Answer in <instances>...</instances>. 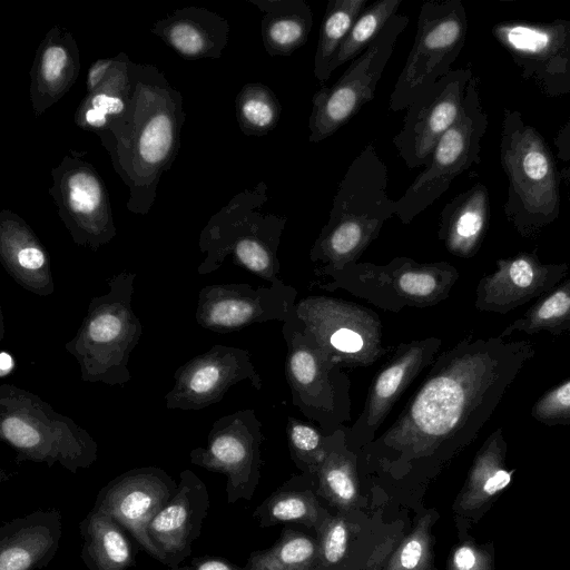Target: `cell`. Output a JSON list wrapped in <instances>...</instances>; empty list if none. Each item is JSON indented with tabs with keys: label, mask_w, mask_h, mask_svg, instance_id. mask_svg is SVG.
<instances>
[{
	"label": "cell",
	"mask_w": 570,
	"mask_h": 570,
	"mask_svg": "<svg viewBox=\"0 0 570 570\" xmlns=\"http://www.w3.org/2000/svg\"><path fill=\"white\" fill-rule=\"evenodd\" d=\"M534 354L531 341L466 336L436 356L396 420L363 455L384 466L441 468L478 438Z\"/></svg>",
	"instance_id": "6da1fadb"
},
{
	"label": "cell",
	"mask_w": 570,
	"mask_h": 570,
	"mask_svg": "<svg viewBox=\"0 0 570 570\" xmlns=\"http://www.w3.org/2000/svg\"><path fill=\"white\" fill-rule=\"evenodd\" d=\"M132 91L126 112L97 134L115 171L129 187L127 207L147 214L160 178L175 159L186 114L183 98L154 66L131 63Z\"/></svg>",
	"instance_id": "7a4b0ae2"
},
{
	"label": "cell",
	"mask_w": 570,
	"mask_h": 570,
	"mask_svg": "<svg viewBox=\"0 0 570 570\" xmlns=\"http://www.w3.org/2000/svg\"><path fill=\"white\" fill-rule=\"evenodd\" d=\"M387 184V166L368 142L342 177L328 219L309 250V261L318 265L315 269H338L357 262L379 237L397 212V200L389 197Z\"/></svg>",
	"instance_id": "3957f363"
},
{
	"label": "cell",
	"mask_w": 570,
	"mask_h": 570,
	"mask_svg": "<svg viewBox=\"0 0 570 570\" xmlns=\"http://www.w3.org/2000/svg\"><path fill=\"white\" fill-rule=\"evenodd\" d=\"M136 276L122 271L109 277L108 291L91 298L76 335L66 343L81 381L122 387L131 380L129 356L144 330L132 308Z\"/></svg>",
	"instance_id": "277c9868"
},
{
	"label": "cell",
	"mask_w": 570,
	"mask_h": 570,
	"mask_svg": "<svg viewBox=\"0 0 570 570\" xmlns=\"http://www.w3.org/2000/svg\"><path fill=\"white\" fill-rule=\"evenodd\" d=\"M0 438L17 463H59L76 473L98 460V443L87 430L37 394L8 383L0 386Z\"/></svg>",
	"instance_id": "5b68a950"
},
{
	"label": "cell",
	"mask_w": 570,
	"mask_h": 570,
	"mask_svg": "<svg viewBox=\"0 0 570 570\" xmlns=\"http://www.w3.org/2000/svg\"><path fill=\"white\" fill-rule=\"evenodd\" d=\"M267 199V185L261 181L212 217L199 238V248L206 254L197 268L199 275L217 271L230 255L235 264L269 284L279 279L277 252L287 218L261 213Z\"/></svg>",
	"instance_id": "8992f818"
},
{
	"label": "cell",
	"mask_w": 570,
	"mask_h": 570,
	"mask_svg": "<svg viewBox=\"0 0 570 570\" xmlns=\"http://www.w3.org/2000/svg\"><path fill=\"white\" fill-rule=\"evenodd\" d=\"M331 281L320 284L328 291L344 289L389 312L409 307H431L445 301L459 271L448 262L421 263L410 257H394L386 264L355 262L338 269H314Z\"/></svg>",
	"instance_id": "52a82bcc"
},
{
	"label": "cell",
	"mask_w": 570,
	"mask_h": 570,
	"mask_svg": "<svg viewBox=\"0 0 570 570\" xmlns=\"http://www.w3.org/2000/svg\"><path fill=\"white\" fill-rule=\"evenodd\" d=\"M285 376L293 405L325 434L352 419V382L343 367L291 321L282 323Z\"/></svg>",
	"instance_id": "ba28073f"
},
{
	"label": "cell",
	"mask_w": 570,
	"mask_h": 570,
	"mask_svg": "<svg viewBox=\"0 0 570 570\" xmlns=\"http://www.w3.org/2000/svg\"><path fill=\"white\" fill-rule=\"evenodd\" d=\"M288 321L313 337L343 368L372 365L389 352L382 344L379 315L354 302L307 296L296 302Z\"/></svg>",
	"instance_id": "9c48e42d"
},
{
	"label": "cell",
	"mask_w": 570,
	"mask_h": 570,
	"mask_svg": "<svg viewBox=\"0 0 570 570\" xmlns=\"http://www.w3.org/2000/svg\"><path fill=\"white\" fill-rule=\"evenodd\" d=\"M465 30V13L459 1H426L421 6L413 46L390 96V110L406 109L451 71Z\"/></svg>",
	"instance_id": "30bf717a"
},
{
	"label": "cell",
	"mask_w": 570,
	"mask_h": 570,
	"mask_svg": "<svg viewBox=\"0 0 570 570\" xmlns=\"http://www.w3.org/2000/svg\"><path fill=\"white\" fill-rule=\"evenodd\" d=\"M409 24V17L394 14L368 48L355 58L331 87H323L312 98L308 141L320 142L333 136L361 108L373 100L397 37Z\"/></svg>",
	"instance_id": "8fae6325"
},
{
	"label": "cell",
	"mask_w": 570,
	"mask_h": 570,
	"mask_svg": "<svg viewBox=\"0 0 570 570\" xmlns=\"http://www.w3.org/2000/svg\"><path fill=\"white\" fill-rule=\"evenodd\" d=\"M474 83L468 86L455 122L440 138L428 164L397 199L396 217L410 224L449 188L450 183L475 160L482 132Z\"/></svg>",
	"instance_id": "7c38bea8"
},
{
	"label": "cell",
	"mask_w": 570,
	"mask_h": 570,
	"mask_svg": "<svg viewBox=\"0 0 570 570\" xmlns=\"http://www.w3.org/2000/svg\"><path fill=\"white\" fill-rule=\"evenodd\" d=\"M51 173L49 193L72 240L94 252L108 244L117 230L107 188L92 165L67 155Z\"/></svg>",
	"instance_id": "4fadbf2b"
},
{
	"label": "cell",
	"mask_w": 570,
	"mask_h": 570,
	"mask_svg": "<svg viewBox=\"0 0 570 570\" xmlns=\"http://www.w3.org/2000/svg\"><path fill=\"white\" fill-rule=\"evenodd\" d=\"M298 291L281 278L268 287L246 283L208 285L200 289L195 318L215 333H230L249 325L288 320Z\"/></svg>",
	"instance_id": "5bb4252c"
},
{
	"label": "cell",
	"mask_w": 570,
	"mask_h": 570,
	"mask_svg": "<svg viewBox=\"0 0 570 570\" xmlns=\"http://www.w3.org/2000/svg\"><path fill=\"white\" fill-rule=\"evenodd\" d=\"M263 423L253 409L215 421L205 446L190 451V462L227 476L228 501L249 494L258 474Z\"/></svg>",
	"instance_id": "9a60e30c"
},
{
	"label": "cell",
	"mask_w": 570,
	"mask_h": 570,
	"mask_svg": "<svg viewBox=\"0 0 570 570\" xmlns=\"http://www.w3.org/2000/svg\"><path fill=\"white\" fill-rule=\"evenodd\" d=\"M177 487L173 476L160 468H135L101 488L92 509L110 515L150 557L164 563V556L150 540L147 528Z\"/></svg>",
	"instance_id": "2e32d148"
},
{
	"label": "cell",
	"mask_w": 570,
	"mask_h": 570,
	"mask_svg": "<svg viewBox=\"0 0 570 570\" xmlns=\"http://www.w3.org/2000/svg\"><path fill=\"white\" fill-rule=\"evenodd\" d=\"M248 381L261 390L263 381L248 351L223 344L213 345L180 365L174 386L166 394L170 410L196 411L218 403L235 384Z\"/></svg>",
	"instance_id": "e0dca14e"
},
{
	"label": "cell",
	"mask_w": 570,
	"mask_h": 570,
	"mask_svg": "<svg viewBox=\"0 0 570 570\" xmlns=\"http://www.w3.org/2000/svg\"><path fill=\"white\" fill-rule=\"evenodd\" d=\"M469 78L468 70L450 71L407 106L393 144L409 169L428 164L440 138L458 119Z\"/></svg>",
	"instance_id": "ac0fdd59"
},
{
	"label": "cell",
	"mask_w": 570,
	"mask_h": 570,
	"mask_svg": "<svg viewBox=\"0 0 570 570\" xmlns=\"http://www.w3.org/2000/svg\"><path fill=\"white\" fill-rule=\"evenodd\" d=\"M441 338L429 336L402 342L372 381L364 407L347 432L348 446L355 452L374 440L396 401L410 384L436 358Z\"/></svg>",
	"instance_id": "d6986e66"
},
{
	"label": "cell",
	"mask_w": 570,
	"mask_h": 570,
	"mask_svg": "<svg viewBox=\"0 0 570 570\" xmlns=\"http://www.w3.org/2000/svg\"><path fill=\"white\" fill-rule=\"evenodd\" d=\"M495 265L494 272L479 281L474 306L501 315L549 293L569 271L566 263H542L535 253L499 259Z\"/></svg>",
	"instance_id": "ffe728a7"
},
{
	"label": "cell",
	"mask_w": 570,
	"mask_h": 570,
	"mask_svg": "<svg viewBox=\"0 0 570 570\" xmlns=\"http://www.w3.org/2000/svg\"><path fill=\"white\" fill-rule=\"evenodd\" d=\"M209 509L205 482L191 470L179 473L176 493L147 528L148 535L164 556L169 569L190 556Z\"/></svg>",
	"instance_id": "44dd1931"
},
{
	"label": "cell",
	"mask_w": 570,
	"mask_h": 570,
	"mask_svg": "<svg viewBox=\"0 0 570 570\" xmlns=\"http://www.w3.org/2000/svg\"><path fill=\"white\" fill-rule=\"evenodd\" d=\"M508 443L502 428L494 430L476 452L465 483L454 502L461 534L478 523L512 482L515 469L507 464Z\"/></svg>",
	"instance_id": "7402d4cb"
},
{
	"label": "cell",
	"mask_w": 570,
	"mask_h": 570,
	"mask_svg": "<svg viewBox=\"0 0 570 570\" xmlns=\"http://www.w3.org/2000/svg\"><path fill=\"white\" fill-rule=\"evenodd\" d=\"M59 510H37L0 528V570H36L56 556L62 537Z\"/></svg>",
	"instance_id": "603a6c76"
},
{
	"label": "cell",
	"mask_w": 570,
	"mask_h": 570,
	"mask_svg": "<svg viewBox=\"0 0 570 570\" xmlns=\"http://www.w3.org/2000/svg\"><path fill=\"white\" fill-rule=\"evenodd\" d=\"M0 259L24 289L48 296L55 292L49 255L30 226L11 210L0 214Z\"/></svg>",
	"instance_id": "cb8c5ba5"
},
{
	"label": "cell",
	"mask_w": 570,
	"mask_h": 570,
	"mask_svg": "<svg viewBox=\"0 0 570 570\" xmlns=\"http://www.w3.org/2000/svg\"><path fill=\"white\" fill-rule=\"evenodd\" d=\"M80 51L67 29L53 27L40 43L31 68L30 98L36 116L60 100L76 82Z\"/></svg>",
	"instance_id": "d4e9b609"
},
{
	"label": "cell",
	"mask_w": 570,
	"mask_h": 570,
	"mask_svg": "<svg viewBox=\"0 0 570 570\" xmlns=\"http://www.w3.org/2000/svg\"><path fill=\"white\" fill-rule=\"evenodd\" d=\"M151 31L184 58H218L227 45L229 24L207 9L184 8L159 20Z\"/></svg>",
	"instance_id": "484cf974"
},
{
	"label": "cell",
	"mask_w": 570,
	"mask_h": 570,
	"mask_svg": "<svg viewBox=\"0 0 570 570\" xmlns=\"http://www.w3.org/2000/svg\"><path fill=\"white\" fill-rule=\"evenodd\" d=\"M131 63L125 52L115 57L107 78L96 89L87 92L78 106L75 114L78 127L97 135L126 112L134 83Z\"/></svg>",
	"instance_id": "4316f807"
},
{
	"label": "cell",
	"mask_w": 570,
	"mask_h": 570,
	"mask_svg": "<svg viewBox=\"0 0 570 570\" xmlns=\"http://www.w3.org/2000/svg\"><path fill=\"white\" fill-rule=\"evenodd\" d=\"M262 12L261 32L266 52L291 56L308 40L313 27L311 7L304 0H248Z\"/></svg>",
	"instance_id": "83f0119b"
},
{
	"label": "cell",
	"mask_w": 570,
	"mask_h": 570,
	"mask_svg": "<svg viewBox=\"0 0 570 570\" xmlns=\"http://www.w3.org/2000/svg\"><path fill=\"white\" fill-rule=\"evenodd\" d=\"M83 540L80 557L89 570H128L136 563L124 528L110 515L91 510L79 523Z\"/></svg>",
	"instance_id": "f1b7e54d"
},
{
	"label": "cell",
	"mask_w": 570,
	"mask_h": 570,
	"mask_svg": "<svg viewBox=\"0 0 570 570\" xmlns=\"http://www.w3.org/2000/svg\"><path fill=\"white\" fill-rule=\"evenodd\" d=\"M484 225L483 195L481 190L473 189L443 208L439 238L450 253L468 258L478 252Z\"/></svg>",
	"instance_id": "f546056e"
},
{
	"label": "cell",
	"mask_w": 570,
	"mask_h": 570,
	"mask_svg": "<svg viewBox=\"0 0 570 570\" xmlns=\"http://www.w3.org/2000/svg\"><path fill=\"white\" fill-rule=\"evenodd\" d=\"M367 0H331L323 16L314 57V76L320 82L330 79L338 50Z\"/></svg>",
	"instance_id": "4dcf8cb0"
},
{
	"label": "cell",
	"mask_w": 570,
	"mask_h": 570,
	"mask_svg": "<svg viewBox=\"0 0 570 570\" xmlns=\"http://www.w3.org/2000/svg\"><path fill=\"white\" fill-rule=\"evenodd\" d=\"M548 332L553 336L570 334V278L541 296L521 317L510 323L499 335H528Z\"/></svg>",
	"instance_id": "1f68e13d"
},
{
	"label": "cell",
	"mask_w": 570,
	"mask_h": 570,
	"mask_svg": "<svg viewBox=\"0 0 570 570\" xmlns=\"http://www.w3.org/2000/svg\"><path fill=\"white\" fill-rule=\"evenodd\" d=\"M236 119L247 136H264L276 128L282 105L275 92L261 82L246 83L235 100Z\"/></svg>",
	"instance_id": "d6a6232c"
},
{
	"label": "cell",
	"mask_w": 570,
	"mask_h": 570,
	"mask_svg": "<svg viewBox=\"0 0 570 570\" xmlns=\"http://www.w3.org/2000/svg\"><path fill=\"white\" fill-rule=\"evenodd\" d=\"M401 3L402 0H377L367 4L342 43L334 61V69L362 55L396 14Z\"/></svg>",
	"instance_id": "836d02e7"
},
{
	"label": "cell",
	"mask_w": 570,
	"mask_h": 570,
	"mask_svg": "<svg viewBox=\"0 0 570 570\" xmlns=\"http://www.w3.org/2000/svg\"><path fill=\"white\" fill-rule=\"evenodd\" d=\"M314 553L308 538L292 537L271 551L253 554L245 570H306Z\"/></svg>",
	"instance_id": "e575fe53"
},
{
	"label": "cell",
	"mask_w": 570,
	"mask_h": 570,
	"mask_svg": "<svg viewBox=\"0 0 570 570\" xmlns=\"http://www.w3.org/2000/svg\"><path fill=\"white\" fill-rule=\"evenodd\" d=\"M288 445L294 456L307 465L320 466L327 454L328 435L318 426L288 416L286 425Z\"/></svg>",
	"instance_id": "d590c367"
},
{
	"label": "cell",
	"mask_w": 570,
	"mask_h": 570,
	"mask_svg": "<svg viewBox=\"0 0 570 570\" xmlns=\"http://www.w3.org/2000/svg\"><path fill=\"white\" fill-rule=\"evenodd\" d=\"M531 416L541 424H570V379L542 394L531 409Z\"/></svg>",
	"instance_id": "8d00e7d4"
},
{
	"label": "cell",
	"mask_w": 570,
	"mask_h": 570,
	"mask_svg": "<svg viewBox=\"0 0 570 570\" xmlns=\"http://www.w3.org/2000/svg\"><path fill=\"white\" fill-rule=\"evenodd\" d=\"M450 570H495L493 542L478 543L465 535L452 552Z\"/></svg>",
	"instance_id": "74e56055"
},
{
	"label": "cell",
	"mask_w": 570,
	"mask_h": 570,
	"mask_svg": "<svg viewBox=\"0 0 570 570\" xmlns=\"http://www.w3.org/2000/svg\"><path fill=\"white\" fill-rule=\"evenodd\" d=\"M347 546V531L344 522H334L326 531L323 541L324 558L330 563L341 560Z\"/></svg>",
	"instance_id": "f35d334b"
},
{
	"label": "cell",
	"mask_w": 570,
	"mask_h": 570,
	"mask_svg": "<svg viewBox=\"0 0 570 570\" xmlns=\"http://www.w3.org/2000/svg\"><path fill=\"white\" fill-rule=\"evenodd\" d=\"M274 519L288 521L303 519L308 514V503L299 497H286L274 501L269 508Z\"/></svg>",
	"instance_id": "ab89813d"
},
{
	"label": "cell",
	"mask_w": 570,
	"mask_h": 570,
	"mask_svg": "<svg viewBox=\"0 0 570 570\" xmlns=\"http://www.w3.org/2000/svg\"><path fill=\"white\" fill-rule=\"evenodd\" d=\"M424 541L423 537L413 535L401 548L397 561L403 570H414L423 560Z\"/></svg>",
	"instance_id": "60d3db41"
},
{
	"label": "cell",
	"mask_w": 570,
	"mask_h": 570,
	"mask_svg": "<svg viewBox=\"0 0 570 570\" xmlns=\"http://www.w3.org/2000/svg\"><path fill=\"white\" fill-rule=\"evenodd\" d=\"M522 168L527 178L543 180L549 174V161L541 150L531 149L522 157Z\"/></svg>",
	"instance_id": "b9f144b4"
},
{
	"label": "cell",
	"mask_w": 570,
	"mask_h": 570,
	"mask_svg": "<svg viewBox=\"0 0 570 570\" xmlns=\"http://www.w3.org/2000/svg\"><path fill=\"white\" fill-rule=\"evenodd\" d=\"M115 63L114 58H102L95 61V63L88 69L86 78L87 92L96 89L108 76Z\"/></svg>",
	"instance_id": "7bdbcfd3"
},
{
	"label": "cell",
	"mask_w": 570,
	"mask_h": 570,
	"mask_svg": "<svg viewBox=\"0 0 570 570\" xmlns=\"http://www.w3.org/2000/svg\"><path fill=\"white\" fill-rule=\"evenodd\" d=\"M189 567L191 570H240L225 559L213 557L195 558Z\"/></svg>",
	"instance_id": "ee69618b"
},
{
	"label": "cell",
	"mask_w": 570,
	"mask_h": 570,
	"mask_svg": "<svg viewBox=\"0 0 570 570\" xmlns=\"http://www.w3.org/2000/svg\"><path fill=\"white\" fill-rule=\"evenodd\" d=\"M14 368V361L10 353L1 351L0 353V376L6 377Z\"/></svg>",
	"instance_id": "f6af8a7d"
}]
</instances>
